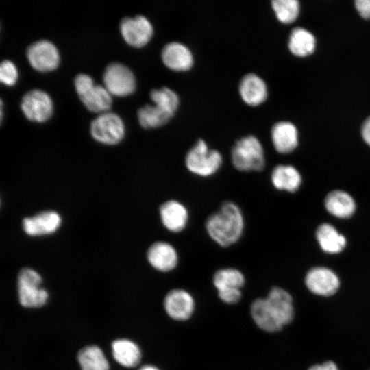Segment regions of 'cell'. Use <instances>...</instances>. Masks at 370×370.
I'll use <instances>...</instances> for the list:
<instances>
[{"label": "cell", "instance_id": "cell-1", "mask_svg": "<svg viewBox=\"0 0 370 370\" xmlns=\"http://www.w3.org/2000/svg\"><path fill=\"white\" fill-rule=\"evenodd\" d=\"M251 317L262 330L275 332L293 319L291 295L280 287L272 288L266 298L255 299L250 308Z\"/></svg>", "mask_w": 370, "mask_h": 370}, {"label": "cell", "instance_id": "cell-2", "mask_svg": "<svg viewBox=\"0 0 370 370\" xmlns=\"http://www.w3.org/2000/svg\"><path fill=\"white\" fill-rule=\"evenodd\" d=\"M245 227L242 209L230 200L223 201L205 222V230L209 238L223 248L238 243L243 235Z\"/></svg>", "mask_w": 370, "mask_h": 370}, {"label": "cell", "instance_id": "cell-3", "mask_svg": "<svg viewBox=\"0 0 370 370\" xmlns=\"http://www.w3.org/2000/svg\"><path fill=\"white\" fill-rule=\"evenodd\" d=\"M231 162L234 168L242 173L262 171L266 162L260 141L252 135L236 140L231 149Z\"/></svg>", "mask_w": 370, "mask_h": 370}, {"label": "cell", "instance_id": "cell-4", "mask_svg": "<svg viewBox=\"0 0 370 370\" xmlns=\"http://www.w3.org/2000/svg\"><path fill=\"white\" fill-rule=\"evenodd\" d=\"M223 162L221 153L210 149L203 139L198 140L188 151L184 158V164L191 174L208 178L217 174Z\"/></svg>", "mask_w": 370, "mask_h": 370}, {"label": "cell", "instance_id": "cell-5", "mask_svg": "<svg viewBox=\"0 0 370 370\" xmlns=\"http://www.w3.org/2000/svg\"><path fill=\"white\" fill-rule=\"evenodd\" d=\"M74 84L80 100L90 111L103 113L110 108L112 95L105 86L95 84L88 75L78 74L75 78Z\"/></svg>", "mask_w": 370, "mask_h": 370}, {"label": "cell", "instance_id": "cell-6", "mask_svg": "<svg viewBox=\"0 0 370 370\" xmlns=\"http://www.w3.org/2000/svg\"><path fill=\"white\" fill-rule=\"evenodd\" d=\"M42 277L34 269L23 268L18 275V295L20 304L26 308H39L48 299L47 291L42 288Z\"/></svg>", "mask_w": 370, "mask_h": 370}, {"label": "cell", "instance_id": "cell-7", "mask_svg": "<svg viewBox=\"0 0 370 370\" xmlns=\"http://www.w3.org/2000/svg\"><path fill=\"white\" fill-rule=\"evenodd\" d=\"M92 137L102 144L112 145L120 143L125 136V125L121 117L113 112L101 113L92 121Z\"/></svg>", "mask_w": 370, "mask_h": 370}, {"label": "cell", "instance_id": "cell-8", "mask_svg": "<svg viewBox=\"0 0 370 370\" xmlns=\"http://www.w3.org/2000/svg\"><path fill=\"white\" fill-rule=\"evenodd\" d=\"M103 81L105 88L113 95L127 96L136 89V79L133 72L119 62H112L106 66Z\"/></svg>", "mask_w": 370, "mask_h": 370}, {"label": "cell", "instance_id": "cell-9", "mask_svg": "<svg viewBox=\"0 0 370 370\" xmlns=\"http://www.w3.org/2000/svg\"><path fill=\"white\" fill-rule=\"evenodd\" d=\"M21 108L29 120L42 123L51 116L53 106L51 98L46 92L32 89L22 97Z\"/></svg>", "mask_w": 370, "mask_h": 370}, {"label": "cell", "instance_id": "cell-10", "mask_svg": "<svg viewBox=\"0 0 370 370\" xmlns=\"http://www.w3.org/2000/svg\"><path fill=\"white\" fill-rule=\"evenodd\" d=\"M30 65L40 72L56 69L60 63V53L56 46L48 40H40L31 44L27 50Z\"/></svg>", "mask_w": 370, "mask_h": 370}, {"label": "cell", "instance_id": "cell-11", "mask_svg": "<svg viewBox=\"0 0 370 370\" xmlns=\"http://www.w3.org/2000/svg\"><path fill=\"white\" fill-rule=\"evenodd\" d=\"M120 31L125 41L134 47L147 45L153 34V27L145 16L125 17L120 23Z\"/></svg>", "mask_w": 370, "mask_h": 370}, {"label": "cell", "instance_id": "cell-12", "mask_svg": "<svg viewBox=\"0 0 370 370\" xmlns=\"http://www.w3.org/2000/svg\"><path fill=\"white\" fill-rule=\"evenodd\" d=\"M159 216L163 227L173 234L182 232L187 227L190 220V213L186 206L175 199L166 200L160 205Z\"/></svg>", "mask_w": 370, "mask_h": 370}, {"label": "cell", "instance_id": "cell-13", "mask_svg": "<svg viewBox=\"0 0 370 370\" xmlns=\"http://www.w3.org/2000/svg\"><path fill=\"white\" fill-rule=\"evenodd\" d=\"M146 258L154 269L162 273H168L175 269L180 260L176 247L165 241L153 243L147 251Z\"/></svg>", "mask_w": 370, "mask_h": 370}, {"label": "cell", "instance_id": "cell-14", "mask_svg": "<svg viewBox=\"0 0 370 370\" xmlns=\"http://www.w3.org/2000/svg\"><path fill=\"white\" fill-rule=\"evenodd\" d=\"M164 306L167 314L178 321H186L194 312L195 304L192 295L182 288H174L165 295Z\"/></svg>", "mask_w": 370, "mask_h": 370}, {"label": "cell", "instance_id": "cell-15", "mask_svg": "<svg viewBox=\"0 0 370 370\" xmlns=\"http://www.w3.org/2000/svg\"><path fill=\"white\" fill-rule=\"evenodd\" d=\"M305 283L312 293L322 296L334 294L340 285L336 273L331 269L322 267L311 269L306 275Z\"/></svg>", "mask_w": 370, "mask_h": 370}, {"label": "cell", "instance_id": "cell-16", "mask_svg": "<svg viewBox=\"0 0 370 370\" xmlns=\"http://www.w3.org/2000/svg\"><path fill=\"white\" fill-rule=\"evenodd\" d=\"M24 232L31 236L49 235L56 232L62 224V217L54 210L42 211L23 219Z\"/></svg>", "mask_w": 370, "mask_h": 370}, {"label": "cell", "instance_id": "cell-17", "mask_svg": "<svg viewBox=\"0 0 370 370\" xmlns=\"http://www.w3.org/2000/svg\"><path fill=\"white\" fill-rule=\"evenodd\" d=\"M164 64L175 71L189 70L193 64V55L190 49L178 42L166 44L161 53Z\"/></svg>", "mask_w": 370, "mask_h": 370}, {"label": "cell", "instance_id": "cell-18", "mask_svg": "<svg viewBox=\"0 0 370 370\" xmlns=\"http://www.w3.org/2000/svg\"><path fill=\"white\" fill-rule=\"evenodd\" d=\"M238 89L242 99L249 106L260 105L267 97V87L265 82L254 73H249L242 78Z\"/></svg>", "mask_w": 370, "mask_h": 370}, {"label": "cell", "instance_id": "cell-19", "mask_svg": "<svg viewBox=\"0 0 370 370\" xmlns=\"http://www.w3.org/2000/svg\"><path fill=\"white\" fill-rule=\"evenodd\" d=\"M271 135L273 147L280 153H288L297 146V130L290 122L275 123L272 127Z\"/></svg>", "mask_w": 370, "mask_h": 370}, {"label": "cell", "instance_id": "cell-20", "mask_svg": "<svg viewBox=\"0 0 370 370\" xmlns=\"http://www.w3.org/2000/svg\"><path fill=\"white\" fill-rule=\"evenodd\" d=\"M271 182L278 190L294 193L298 190L301 183L299 171L293 166L278 164L271 173Z\"/></svg>", "mask_w": 370, "mask_h": 370}, {"label": "cell", "instance_id": "cell-21", "mask_svg": "<svg viewBox=\"0 0 370 370\" xmlns=\"http://www.w3.org/2000/svg\"><path fill=\"white\" fill-rule=\"evenodd\" d=\"M324 204L328 212L341 219L350 217L356 210L352 197L343 190H334L328 193Z\"/></svg>", "mask_w": 370, "mask_h": 370}, {"label": "cell", "instance_id": "cell-22", "mask_svg": "<svg viewBox=\"0 0 370 370\" xmlns=\"http://www.w3.org/2000/svg\"><path fill=\"white\" fill-rule=\"evenodd\" d=\"M111 347L114 358L124 367H134L140 361V348L129 339L115 340L112 342Z\"/></svg>", "mask_w": 370, "mask_h": 370}, {"label": "cell", "instance_id": "cell-23", "mask_svg": "<svg viewBox=\"0 0 370 370\" xmlns=\"http://www.w3.org/2000/svg\"><path fill=\"white\" fill-rule=\"evenodd\" d=\"M316 237L321 248L329 254L341 252L346 245V238L329 223L320 225Z\"/></svg>", "mask_w": 370, "mask_h": 370}, {"label": "cell", "instance_id": "cell-24", "mask_svg": "<svg viewBox=\"0 0 370 370\" xmlns=\"http://www.w3.org/2000/svg\"><path fill=\"white\" fill-rule=\"evenodd\" d=\"M212 282L217 292L241 290L245 284V277L243 272L236 268L225 267L215 271Z\"/></svg>", "mask_w": 370, "mask_h": 370}, {"label": "cell", "instance_id": "cell-25", "mask_svg": "<svg viewBox=\"0 0 370 370\" xmlns=\"http://www.w3.org/2000/svg\"><path fill=\"white\" fill-rule=\"evenodd\" d=\"M82 370H109L110 366L102 350L96 345L86 346L77 354Z\"/></svg>", "mask_w": 370, "mask_h": 370}, {"label": "cell", "instance_id": "cell-26", "mask_svg": "<svg viewBox=\"0 0 370 370\" xmlns=\"http://www.w3.org/2000/svg\"><path fill=\"white\" fill-rule=\"evenodd\" d=\"M288 48L292 53L304 57L311 54L315 48L314 36L301 27H296L291 32Z\"/></svg>", "mask_w": 370, "mask_h": 370}, {"label": "cell", "instance_id": "cell-27", "mask_svg": "<svg viewBox=\"0 0 370 370\" xmlns=\"http://www.w3.org/2000/svg\"><path fill=\"white\" fill-rule=\"evenodd\" d=\"M137 114L140 125L145 129L162 126L172 117L154 104L144 106L138 110Z\"/></svg>", "mask_w": 370, "mask_h": 370}, {"label": "cell", "instance_id": "cell-28", "mask_svg": "<svg viewBox=\"0 0 370 370\" xmlns=\"http://www.w3.org/2000/svg\"><path fill=\"white\" fill-rule=\"evenodd\" d=\"M150 98L154 105L173 116L176 112L179 103L177 93L167 87L153 89L150 92Z\"/></svg>", "mask_w": 370, "mask_h": 370}, {"label": "cell", "instance_id": "cell-29", "mask_svg": "<svg viewBox=\"0 0 370 370\" xmlns=\"http://www.w3.org/2000/svg\"><path fill=\"white\" fill-rule=\"evenodd\" d=\"M271 6L278 19L283 23L293 22L299 12V4L296 0H273Z\"/></svg>", "mask_w": 370, "mask_h": 370}, {"label": "cell", "instance_id": "cell-30", "mask_svg": "<svg viewBox=\"0 0 370 370\" xmlns=\"http://www.w3.org/2000/svg\"><path fill=\"white\" fill-rule=\"evenodd\" d=\"M18 79V71L10 60H3L0 65V80L8 86L14 85Z\"/></svg>", "mask_w": 370, "mask_h": 370}, {"label": "cell", "instance_id": "cell-31", "mask_svg": "<svg viewBox=\"0 0 370 370\" xmlns=\"http://www.w3.org/2000/svg\"><path fill=\"white\" fill-rule=\"evenodd\" d=\"M219 299L228 304H234L238 302L242 297L241 290H232L218 292Z\"/></svg>", "mask_w": 370, "mask_h": 370}, {"label": "cell", "instance_id": "cell-32", "mask_svg": "<svg viewBox=\"0 0 370 370\" xmlns=\"http://www.w3.org/2000/svg\"><path fill=\"white\" fill-rule=\"evenodd\" d=\"M355 3L360 15L364 18H370V0H357Z\"/></svg>", "mask_w": 370, "mask_h": 370}, {"label": "cell", "instance_id": "cell-33", "mask_svg": "<svg viewBox=\"0 0 370 370\" xmlns=\"http://www.w3.org/2000/svg\"><path fill=\"white\" fill-rule=\"evenodd\" d=\"M361 133L365 143L370 146V116L364 122Z\"/></svg>", "mask_w": 370, "mask_h": 370}, {"label": "cell", "instance_id": "cell-34", "mask_svg": "<svg viewBox=\"0 0 370 370\" xmlns=\"http://www.w3.org/2000/svg\"><path fill=\"white\" fill-rule=\"evenodd\" d=\"M308 370H338V368L334 362L327 361L321 365H313Z\"/></svg>", "mask_w": 370, "mask_h": 370}, {"label": "cell", "instance_id": "cell-35", "mask_svg": "<svg viewBox=\"0 0 370 370\" xmlns=\"http://www.w3.org/2000/svg\"><path fill=\"white\" fill-rule=\"evenodd\" d=\"M139 370H160V369L151 365H146L141 367Z\"/></svg>", "mask_w": 370, "mask_h": 370}]
</instances>
